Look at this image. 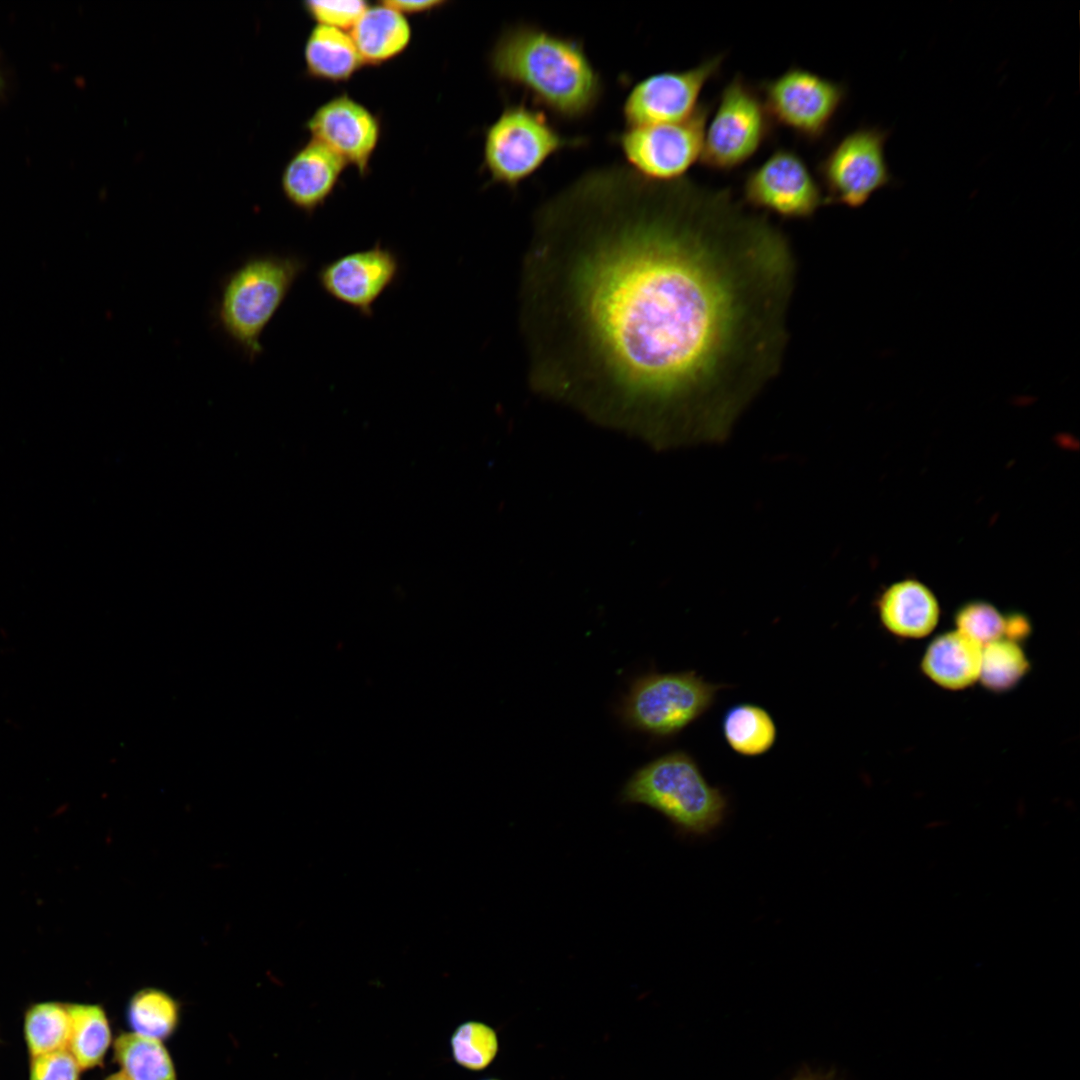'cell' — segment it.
<instances>
[{
	"instance_id": "cell-1",
	"label": "cell",
	"mask_w": 1080,
	"mask_h": 1080,
	"mask_svg": "<svg viewBox=\"0 0 1080 1080\" xmlns=\"http://www.w3.org/2000/svg\"><path fill=\"white\" fill-rule=\"evenodd\" d=\"M794 269L785 234L729 188L587 170L534 217L531 384L615 424L725 439L779 368Z\"/></svg>"
},
{
	"instance_id": "cell-2",
	"label": "cell",
	"mask_w": 1080,
	"mask_h": 1080,
	"mask_svg": "<svg viewBox=\"0 0 1080 1080\" xmlns=\"http://www.w3.org/2000/svg\"><path fill=\"white\" fill-rule=\"evenodd\" d=\"M488 63L497 81L521 90L535 107L566 122L589 117L604 95L603 79L584 42L533 23L505 27Z\"/></svg>"
},
{
	"instance_id": "cell-3",
	"label": "cell",
	"mask_w": 1080,
	"mask_h": 1080,
	"mask_svg": "<svg viewBox=\"0 0 1080 1080\" xmlns=\"http://www.w3.org/2000/svg\"><path fill=\"white\" fill-rule=\"evenodd\" d=\"M307 266L296 254H253L220 279L213 326L248 362L263 353L264 330Z\"/></svg>"
},
{
	"instance_id": "cell-4",
	"label": "cell",
	"mask_w": 1080,
	"mask_h": 1080,
	"mask_svg": "<svg viewBox=\"0 0 1080 1080\" xmlns=\"http://www.w3.org/2000/svg\"><path fill=\"white\" fill-rule=\"evenodd\" d=\"M622 804L647 806L669 820L685 836L716 830L728 811V799L712 786L686 751L673 750L636 769L623 785Z\"/></svg>"
},
{
	"instance_id": "cell-5",
	"label": "cell",
	"mask_w": 1080,
	"mask_h": 1080,
	"mask_svg": "<svg viewBox=\"0 0 1080 1080\" xmlns=\"http://www.w3.org/2000/svg\"><path fill=\"white\" fill-rule=\"evenodd\" d=\"M586 144V137L560 132L542 109L510 102L485 129L483 165L492 183L513 190L553 156Z\"/></svg>"
},
{
	"instance_id": "cell-6",
	"label": "cell",
	"mask_w": 1080,
	"mask_h": 1080,
	"mask_svg": "<svg viewBox=\"0 0 1080 1080\" xmlns=\"http://www.w3.org/2000/svg\"><path fill=\"white\" fill-rule=\"evenodd\" d=\"M723 687L695 671L648 672L631 682L617 713L627 729L668 739L703 716Z\"/></svg>"
},
{
	"instance_id": "cell-7",
	"label": "cell",
	"mask_w": 1080,
	"mask_h": 1080,
	"mask_svg": "<svg viewBox=\"0 0 1080 1080\" xmlns=\"http://www.w3.org/2000/svg\"><path fill=\"white\" fill-rule=\"evenodd\" d=\"M774 133L757 86L737 73L723 87L706 125L700 163L716 172L733 171L754 157Z\"/></svg>"
},
{
	"instance_id": "cell-8",
	"label": "cell",
	"mask_w": 1080,
	"mask_h": 1080,
	"mask_svg": "<svg viewBox=\"0 0 1080 1080\" xmlns=\"http://www.w3.org/2000/svg\"><path fill=\"white\" fill-rule=\"evenodd\" d=\"M890 135L879 125H861L831 145L816 168L826 205L860 208L897 182L885 154Z\"/></svg>"
},
{
	"instance_id": "cell-9",
	"label": "cell",
	"mask_w": 1080,
	"mask_h": 1080,
	"mask_svg": "<svg viewBox=\"0 0 1080 1080\" xmlns=\"http://www.w3.org/2000/svg\"><path fill=\"white\" fill-rule=\"evenodd\" d=\"M775 126L808 143L830 132L848 97V87L801 66L792 65L757 86Z\"/></svg>"
},
{
	"instance_id": "cell-10",
	"label": "cell",
	"mask_w": 1080,
	"mask_h": 1080,
	"mask_svg": "<svg viewBox=\"0 0 1080 1080\" xmlns=\"http://www.w3.org/2000/svg\"><path fill=\"white\" fill-rule=\"evenodd\" d=\"M711 104L701 102L687 118L676 122L625 127L611 137L626 166L653 182L685 178L700 161Z\"/></svg>"
},
{
	"instance_id": "cell-11",
	"label": "cell",
	"mask_w": 1080,
	"mask_h": 1080,
	"mask_svg": "<svg viewBox=\"0 0 1080 1080\" xmlns=\"http://www.w3.org/2000/svg\"><path fill=\"white\" fill-rule=\"evenodd\" d=\"M742 200L745 206L788 220L808 219L826 205L822 187L805 159L783 146L746 174Z\"/></svg>"
},
{
	"instance_id": "cell-12",
	"label": "cell",
	"mask_w": 1080,
	"mask_h": 1080,
	"mask_svg": "<svg viewBox=\"0 0 1080 1080\" xmlns=\"http://www.w3.org/2000/svg\"><path fill=\"white\" fill-rule=\"evenodd\" d=\"M725 57V53H717L690 68L657 72L634 83L622 104L625 127L676 122L690 116L701 103L705 86L719 74Z\"/></svg>"
},
{
	"instance_id": "cell-13",
	"label": "cell",
	"mask_w": 1080,
	"mask_h": 1080,
	"mask_svg": "<svg viewBox=\"0 0 1080 1080\" xmlns=\"http://www.w3.org/2000/svg\"><path fill=\"white\" fill-rule=\"evenodd\" d=\"M400 274V260L379 242L364 250L342 255L321 266L317 280L334 300L370 318L373 306Z\"/></svg>"
},
{
	"instance_id": "cell-14",
	"label": "cell",
	"mask_w": 1080,
	"mask_h": 1080,
	"mask_svg": "<svg viewBox=\"0 0 1080 1080\" xmlns=\"http://www.w3.org/2000/svg\"><path fill=\"white\" fill-rule=\"evenodd\" d=\"M312 140L329 148L364 174L377 147L380 125L376 116L347 94L322 104L306 123Z\"/></svg>"
},
{
	"instance_id": "cell-15",
	"label": "cell",
	"mask_w": 1080,
	"mask_h": 1080,
	"mask_svg": "<svg viewBox=\"0 0 1080 1080\" xmlns=\"http://www.w3.org/2000/svg\"><path fill=\"white\" fill-rule=\"evenodd\" d=\"M347 163L321 143L311 140L285 166L281 186L286 199L311 214L334 191Z\"/></svg>"
},
{
	"instance_id": "cell-16",
	"label": "cell",
	"mask_w": 1080,
	"mask_h": 1080,
	"mask_svg": "<svg viewBox=\"0 0 1080 1080\" xmlns=\"http://www.w3.org/2000/svg\"><path fill=\"white\" fill-rule=\"evenodd\" d=\"M877 609L882 625L889 632L906 638H921L931 633L940 615L933 592L914 579L890 585L881 594Z\"/></svg>"
},
{
	"instance_id": "cell-17",
	"label": "cell",
	"mask_w": 1080,
	"mask_h": 1080,
	"mask_svg": "<svg viewBox=\"0 0 1080 1080\" xmlns=\"http://www.w3.org/2000/svg\"><path fill=\"white\" fill-rule=\"evenodd\" d=\"M981 656L978 642L958 630L950 631L929 644L921 668L937 685L960 690L979 680Z\"/></svg>"
},
{
	"instance_id": "cell-18",
	"label": "cell",
	"mask_w": 1080,
	"mask_h": 1080,
	"mask_svg": "<svg viewBox=\"0 0 1080 1080\" xmlns=\"http://www.w3.org/2000/svg\"><path fill=\"white\" fill-rule=\"evenodd\" d=\"M350 35L363 63L377 65L406 49L411 28L404 14L382 2L365 9Z\"/></svg>"
},
{
	"instance_id": "cell-19",
	"label": "cell",
	"mask_w": 1080,
	"mask_h": 1080,
	"mask_svg": "<svg viewBox=\"0 0 1080 1080\" xmlns=\"http://www.w3.org/2000/svg\"><path fill=\"white\" fill-rule=\"evenodd\" d=\"M307 72L326 81H345L364 64L350 34L333 27L315 26L305 43Z\"/></svg>"
},
{
	"instance_id": "cell-20",
	"label": "cell",
	"mask_w": 1080,
	"mask_h": 1080,
	"mask_svg": "<svg viewBox=\"0 0 1080 1080\" xmlns=\"http://www.w3.org/2000/svg\"><path fill=\"white\" fill-rule=\"evenodd\" d=\"M67 1006L70 1016L67 1049L83 1070L101 1066L114 1042L106 1011L92 1003H67Z\"/></svg>"
},
{
	"instance_id": "cell-21",
	"label": "cell",
	"mask_w": 1080,
	"mask_h": 1080,
	"mask_svg": "<svg viewBox=\"0 0 1080 1080\" xmlns=\"http://www.w3.org/2000/svg\"><path fill=\"white\" fill-rule=\"evenodd\" d=\"M722 733L728 746L745 757L766 754L777 740V726L772 715L753 703L731 706L723 716Z\"/></svg>"
},
{
	"instance_id": "cell-22",
	"label": "cell",
	"mask_w": 1080,
	"mask_h": 1080,
	"mask_svg": "<svg viewBox=\"0 0 1080 1080\" xmlns=\"http://www.w3.org/2000/svg\"><path fill=\"white\" fill-rule=\"evenodd\" d=\"M114 1060L128 1080H178L163 1042L124 1032L113 1042Z\"/></svg>"
},
{
	"instance_id": "cell-23",
	"label": "cell",
	"mask_w": 1080,
	"mask_h": 1080,
	"mask_svg": "<svg viewBox=\"0 0 1080 1080\" xmlns=\"http://www.w3.org/2000/svg\"><path fill=\"white\" fill-rule=\"evenodd\" d=\"M180 1019L178 1002L167 992L144 988L130 998L127 1020L131 1032L163 1042L177 1029Z\"/></svg>"
},
{
	"instance_id": "cell-24",
	"label": "cell",
	"mask_w": 1080,
	"mask_h": 1080,
	"mask_svg": "<svg viewBox=\"0 0 1080 1080\" xmlns=\"http://www.w3.org/2000/svg\"><path fill=\"white\" fill-rule=\"evenodd\" d=\"M23 1034L30 1057L67 1049L70 1035L67 1003L44 1001L30 1005L24 1014Z\"/></svg>"
},
{
	"instance_id": "cell-25",
	"label": "cell",
	"mask_w": 1080,
	"mask_h": 1080,
	"mask_svg": "<svg viewBox=\"0 0 1080 1080\" xmlns=\"http://www.w3.org/2000/svg\"><path fill=\"white\" fill-rule=\"evenodd\" d=\"M1029 669V662L1018 643L1001 638L982 647L979 680L992 691L1013 688Z\"/></svg>"
},
{
	"instance_id": "cell-26",
	"label": "cell",
	"mask_w": 1080,
	"mask_h": 1080,
	"mask_svg": "<svg viewBox=\"0 0 1080 1080\" xmlns=\"http://www.w3.org/2000/svg\"><path fill=\"white\" fill-rule=\"evenodd\" d=\"M450 1044L454 1061L471 1071L486 1069L499 1051L496 1030L476 1020L461 1023L454 1030Z\"/></svg>"
},
{
	"instance_id": "cell-27",
	"label": "cell",
	"mask_w": 1080,
	"mask_h": 1080,
	"mask_svg": "<svg viewBox=\"0 0 1080 1080\" xmlns=\"http://www.w3.org/2000/svg\"><path fill=\"white\" fill-rule=\"evenodd\" d=\"M955 623L958 631L982 647L1004 638L1007 629V617L983 601H972L959 608L955 614Z\"/></svg>"
},
{
	"instance_id": "cell-28",
	"label": "cell",
	"mask_w": 1080,
	"mask_h": 1080,
	"mask_svg": "<svg viewBox=\"0 0 1080 1080\" xmlns=\"http://www.w3.org/2000/svg\"><path fill=\"white\" fill-rule=\"evenodd\" d=\"M368 4L365 1H306L304 9L317 22V25L352 29Z\"/></svg>"
},
{
	"instance_id": "cell-29",
	"label": "cell",
	"mask_w": 1080,
	"mask_h": 1080,
	"mask_svg": "<svg viewBox=\"0 0 1080 1080\" xmlns=\"http://www.w3.org/2000/svg\"><path fill=\"white\" fill-rule=\"evenodd\" d=\"M83 1069L68 1049L30 1057L28 1080H80Z\"/></svg>"
},
{
	"instance_id": "cell-30",
	"label": "cell",
	"mask_w": 1080,
	"mask_h": 1080,
	"mask_svg": "<svg viewBox=\"0 0 1080 1080\" xmlns=\"http://www.w3.org/2000/svg\"><path fill=\"white\" fill-rule=\"evenodd\" d=\"M390 7L406 15L408 13H421L426 12L441 6L444 2L438 0H424V1H403V0H390L383 1Z\"/></svg>"
},
{
	"instance_id": "cell-31",
	"label": "cell",
	"mask_w": 1080,
	"mask_h": 1080,
	"mask_svg": "<svg viewBox=\"0 0 1080 1080\" xmlns=\"http://www.w3.org/2000/svg\"><path fill=\"white\" fill-rule=\"evenodd\" d=\"M793 1080H829V1079H825L824 1077L813 1074V1073H811L809 1071H803V1072L799 1073Z\"/></svg>"
},
{
	"instance_id": "cell-32",
	"label": "cell",
	"mask_w": 1080,
	"mask_h": 1080,
	"mask_svg": "<svg viewBox=\"0 0 1080 1080\" xmlns=\"http://www.w3.org/2000/svg\"><path fill=\"white\" fill-rule=\"evenodd\" d=\"M104 1080H128V1078L125 1075H123L120 1071H118L117 1073L109 1075Z\"/></svg>"
},
{
	"instance_id": "cell-33",
	"label": "cell",
	"mask_w": 1080,
	"mask_h": 1080,
	"mask_svg": "<svg viewBox=\"0 0 1080 1080\" xmlns=\"http://www.w3.org/2000/svg\"><path fill=\"white\" fill-rule=\"evenodd\" d=\"M483 1080H500V1079H496V1078H487V1079H483Z\"/></svg>"
}]
</instances>
